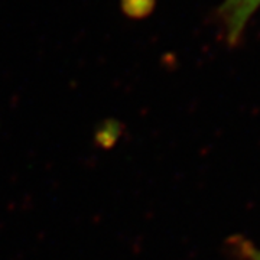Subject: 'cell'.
<instances>
[{
    "instance_id": "3957f363",
    "label": "cell",
    "mask_w": 260,
    "mask_h": 260,
    "mask_svg": "<svg viewBox=\"0 0 260 260\" xmlns=\"http://www.w3.org/2000/svg\"><path fill=\"white\" fill-rule=\"evenodd\" d=\"M233 247L236 251L242 256L244 260H260V247L256 244H253L249 240L239 237V239H233Z\"/></svg>"
},
{
    "instance_id": "6da1fadb",
    "label": "cell",
    "mask_w": 260,
    "mask_h": 260,
    "mask_svg": "<svg viewBox=\"0 0 260 260\" xmlns=\"http://www.w3.org/2000/svg\"><path fill=\"white\" fill-rule=\"evenodd\" d=\"M260 6V0H225L221 8L229 39L237 41L250 20L253 13Z\"/></svg>"
},
{
    "instance_id": "7a4b0ae2",
    "label": "cell",
    "mask_w": 260,
    "mask_h": 260,
    "mask_svg": "<svg viewBox=\"0 0 260 260\" xmlns=\"http://www.w3.org/2000/svg\"><path fill=\"white\" fill-rule=\"evenodd\" d=\"M120 8L127 18L143 19L153 12L155 0H120Z\"/></svg>"
}]
</instances>
